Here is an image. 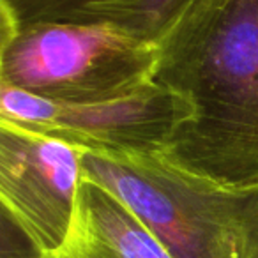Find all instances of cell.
I'll return each instance as SVG.
<instances>
[{
	"label": "cell",
	"mask_w": 258,
	"mask_h": 258,
	"mask_svg": "<svg viewBox=\"0 0 258 258\" xmlns=\"http://www.w3.org/2000/svg\"><path fill=\"white\" fill-rule=\"evenodd\" d=\"M158 80L189 106L168 154L230 186L258 184V0H195L159 41Z\"/></svg>",
	"instance_id": "obj_1"
},
{
	"label": "cell",
	"mask_w": 258,
	"mask_h": 258,
	"mask_svg": "<svg viewBox=\"0 0 258 258\" xmlns=\"http://www.w3.org/2000/svg\"><path fill=\"white\" fill-rule=\"evenodd\" d=\"M82 175L127 205L172 258H258V184L218 182L168 151H85Z\"/></svg>",
	"instance_id": "obj_2"
},
{
	"label": "cell",
	"mask_w": 258,
	"mask_h": 258,
	"mask_svg": "<svg viewBox=\"0 0 258 258\" xmlns=\"http://www.w3.org/2000/svg\"><path fill=\"white\" fill-rule=\"evenodd\" d=\"M43 258H172L163 244L113 193L82 175L66 240Z\"/></svg>",
	"instance_id": "obj_6"
},
{
	"label": "cell",
	"mask_w": 258,
	"mask_h": 258,
	"mask_svg": "<svg viewBox=\"0 0 258 258\" xmlns=\"http://www.w3.org/2000/svg\"><path fill=\"white\" fill-rule=\"evenodd\" d=\"M159 43L103 23H2L0 83L66 103H89L156 82Z\"/></svg>",
	"instance_id": "obj_3"
},
{
	"label": "cell",
	"mask_w": 258,
	"mask_h": 258,
	"mask_svg": "<svg viewBox=\"0 0 258 258\" xmlns=\"http://www.w3.org/2000/svg\"><path fill=\"white\" fill-rule=\"evenodd\" d=\"M83 149L50 135L0 120V202L43 254L71 230L82 180Z\"/></svg>",
	"instance_id": "obj_5"
},
{
	"label": "cell",
	"mask_w": 258,
	"mask_h": 258,
	"mask_svg": "<svg viewBox=\"0 0 258 258\" xmlns=\"http://www.w3.org/2000/svg\"><path fill=\"white\" fill-rule=\"evenodd\" d=\"M195 0H0L2 23H103L159 43Z\"/></svg>",
	"instance_id": "obj_7"
},
{
	"label": "cell",
	"mask_w": 258,
	"mask_h": 258,
	"mask_svg": "<svg viewBox=\"0 0 258 258\" xmlns=\"http://www.w3.org/2000/svg\"><path fill=\"white\" fill-rule=\"evenodd\" d=\"M189 106L156 80L133 92L66 103L0 83V120L57 137L90 152L166 151Z\"/></svg>",
	"instance_id": "obj_4"
},
{
	"label": "cell",
	"mask_w": 258,
	"mask_h": 258,
	"mask_svg": "<svg viewBox=\"0 0 258 258\" xmlns=\"http://www.w3.org/2000/svg\"><path fill=\"white\" fill-rule=\"evenodd\" d=\"M0 258H43V253L4 214H2V253H0Z\"/></svg>",
	"instance_id": "obj_8"
}]
</instances>
